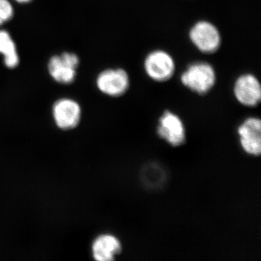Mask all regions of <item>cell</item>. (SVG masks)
<instances>
[{"label":"cell","instance_id":"obj_13","mask_svg":"<svg viewBox=\"0 0 261 261\" xmlns=\"http://www.w3.org/2000/svg\"><path fill=\"white\" fill-rule=\"evenodd\" d=\"M16 4L24 5H29L32 3L34 0H13Z\"/></svg>","mask_w":261,"mask_h":261},{"label":"cell","instance_id":"obj_6","mask_svg":"<svg viewBox=\"0 0 261 261\" xmlns=\"http://www.w3.org/2000/svg\"><path fill=\"white\" fill-rule=\"evenodd\" d=\"M53 115L57 126L63 130L71 129L80 123L82 108L75 99L61 98L53 104Z\"/></svg>","mask_w":261,"mask_h":261},{"label":"cell","instance_id":"obj_4","mask_svg":"<svg viewBox=\"0 0 261 261\" xmlns=\"http://www.w3.org/2000/svg\"><path fill=\"white\" fill-rule=\"evenodd\" d=\"M146 73L151 80L155 82H166L172 77L175 72V62L167 51L154 50L146 57Z\"/></svg>","mask_w":261,"mask_h":261},{"label":"cell","instance_id":"obj_10","mask_svg":"<svg viewBox=\"0 0 261 261\" xmlns=\"http://www.w3.org/2000/svg\"><path fill=\"white\" fill-rule=\"evenodd\" d=\"M92 255L97 261H112L116 255L121 253V242L116 237L109 233L99 235L94 240Z\"/></svg>","mask_w":261,"mask_h":261},{"label":"cell","instance_id":"obj_2","mask_svg":"<svg viewBox=\"0 0 261 261\" xmlns=\"http://www.w3.org/2000/svg\"><path fill=\"white\" fill-rule=\"evenodd\" d=\"M190 41L203 53H214L219 49L221 37L219 29L206 20L197 22L189 33Z\"/></svg>","mask_w":261,"mask_h":261},{"label":"cell","instance_id":"obj_5","mask_svg":"<svg viewBox=\"0 0 261 261\" xmlns=\"http://www.w3.org/2000/svg\"><path fill=\"white\" fill-rule=\"evenodd\" d=\"M157 134L160 138L173 147H178L186 141V129L181 118L171 111H166L159 119Z\"/></svg>","mask_w":261,"mask_h":261},{"label":"cell","instance_id":"obj_12","mask_svg":"<svg viewBox=\"0 0 261 261\" xmlns=\"http://www.w3.org/2000/svg\"><path fill=\"white\" fill-rule=\"evenodd\" d=\"M15 8L10 0H0V28L13 20Z\"/></svg>","mask_w":261,"mask_h":261},{"label":"cell","instance_id":"obj_1","mask_svg":"<svg viewBox=\"0 0 261 261\" xmlns=\"http://www.w3.org/2000/svg\"><path fill=\"white\" fill-rule=\"evenodd\" d=\"M181 83L195 93H207L214 87L216 74L210 63L198 62L190 65L181 75Z\"/></svg>","mask_w":261,"mask_h":261},{"label":"cell","instance_id":"obj_11","mask_svg":"<svg viewBox=\"0 0 261 261\" xmlns=\"http://www.w3.org/2000/svg\"><path fill=\"white\" fill-rule=\"evenodd\" d=\"M0 56L7 69H15L20 64L18 44L11 33L6 29H0Z\"/></svg>","mask_w":261,"mask_h":261},{"label":"cell","instance_id":"obj_3","mask_svg":"<svg viewBox=\"0 0 261 261\" xmlns=\"http://www.w3.org/2000/svg\"><path fill=\"white\" fill-rule=\"evenodd\" d=\"M99 92L109 97H117L126 93L129 87V76L122 68H108L101 71L95 80Z\"/></svg>","mask_w":261,"mask_h":261},{"label":"cell","instance_id":"obj_7","mask_svg":"<svg viewBox=\"0 0 261 261\" xmlns=\"http://www.w3.org/2000/svg\"><path fill=\"white\" fill-rule=\"evenodd\" d=\"M233 94L240 104L255 107L261 99V87L255 75L247 73L240 75L233 86Z\"/></svg>","mask_w":261,"mask_h":261},{"label":"cell","instance_id":"obj_9","mask_svg":"<svg viewBox=\"0 0 261 261\" xmlns=\"http://www.w3.org/2000/svg\"><path fill=\"white\" fill-rule=\"evenodd\" d=\"M46 68L49 78L57 84L70 85L76 81L78 70L63 61L60 54L49 57Z\"/></svg>","mask_w":261,"mask_h":261},{"label":"cell","instance_id":"obj_8","mask_svg":"<svg viewBox=\"0 0 261 261\" xmlns=\"http://www.w3.org/2000/svg\"><path fill=\"white\" fill-rule=\"evenodd\" d=\"M241 147L246 153L252 156L260 155L261 152V121L259 118H247L238 127Z\"/></svg>","mask_w":261,"mask_h":261}]
</instances>
